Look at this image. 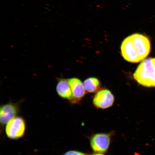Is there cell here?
<instances>
[{"instance_id": "obj_6", "label": "cell", "mask_w": 155, "mask_h": 155, "mask_svg": "<svg viewBox=\"0 0 155 155\" xmlns=\"http://www.w3.org/2000/svg\"><path fill=\"white\" fill-rule=\"evenodd\" d=\"M18 111L17 104L9 103L1 106L0 109V121L3 125L7 124L16 117Z\"/></svg>"}, {"instance_id": "obj_1", "label": "cell", "mask_w": 155, "mask_h": 155, "mask_svg": "<svg viewBox=\"0 0 155 155\" xmlns=\"http://www.w3.org/2000/svg\"><path fill=\"white\" fill-rule=\"evenodd\" d=\"M151 44L145 35L135 33L126 38L122 42L121 53L126 61L139 63L145 59L150 53Z\"/></svg>"}, {"instance_id": "obj_8", "label": "cell", "mask_w": 155, "mask_h": 155, "mask_svg": "<svg viewBox=\"0 0 155 155\" xmlns=\"http://www.w3.org/2000/svg\"><path fill=\"white\" fill-rule=\"evenodd\" d=\"M56 90L58 95L61 98L66 99L74 102L72 91L68 79H60L58 82Z\"/></svg>"}, {"instance_id": "obj_2", "label": "cell", "mask_w": 155, "mask_h": 155, "mask_svg": "<svg viewBox=\"0 0 155 155\" xmlns=\"http://www.w3.org/2000/svg\"><path fill=\"white\" fill-rule=\"evenodd\" d=\"M134 78L142 86L155 87V58H149L141 62L133 74Z\"/></svg>"}, {"instance_id": "obj_7", "label": "cell", "mask_w": 155, "mask_h": 155, "mask_svg": "<svg viewBox=\"0 0 155 155\" xmlns=\"http://www.w3.org/2000/svg\"><path fill=\"white\" fill-rule=\"evenodd\" d=\"M68 81L72 91L74 102L75 100H80L85 94V89L82 82L77 78L69 79Z\"/></svg>"}, {"instance_id": "obj_9", "label": "cell", "mask_w": 155, "mask_h": 155, "mask_svg": "<svg viewBox=\"0 0 155 155\" xmlns=\"http://www.w3.org/2000/svg\"><path fill=\"white\" fill-rule=\"evenodd\" d=\"M85 90L90 93L95 92L100 87V83L98 79L95 78H90L83 82Z\"/></svg>"}, {"instance_id": "obj_5", "label": "cell", "mask_w": 155, "mask_h": 155, "mask_svg": "<svg viewBox=\"0 0 155 155\" xmlns=\"http://www.w3.org/2000/svg\"><path fill=\"white\" fill-rule=\"evenodd\" d=\"M114 101V96L111 92L104 90L97 93L93 100V103L97 108L105 109L111 106Z\"/></svg>"}, {"instance_id": "obj_4", "label": "cell", "mask_w": 155, "mask_h": 155, "mask_svg": "<svg viewBox=\"0 0 155 155\" xmlns=\"http://www.w3.org/2000/svg\"><path fill=\"white\" fill-rule=\"evenodd\" d=\"M111 137L108 134L98 133L93 136L91 145L93 150L98 153H103L109 148Z\"/></svg>"}, {"instance_id": "obj_3", "label": "cell", "mask_w": 155, "mask_h": 155, "mask_svg": "<svg viewBox=\"0 0 155 155\" xmlns=\"http://www.w3.org/2000/svg\"><path fill=\"white\" fill-rule=\"evenodd\" d=\"M26 123L22 118L15 117L7 124L5 132L9 138L18 139L24 135Z\"/></svg>"}, {"instance_id": "obj_10", "label": "cell", "mask_w": 155, "mask_h": 155, "mask_svg": "<svg viewBox=\"0 0 155 155\" xmlns=\"http://www.w3.org/2000/svg\"><path fill=\"white\" fill-rule=\"evenodd\" d=\"M64 155H86L83 153L76 150H71L66 153Z\"/></svg>"}, {"instance_id": "obj_11", "label": "cell", "mask_w": 155, "mask_h": 155, "mask_svg": "<svg viewBox=\"0 0 155 155\" xmlns=\"http://www.w3.org/2000/svg\"><path fill=\"white\" fill-rule=\"evenodd\" d=\"M91 155H104L101 153H97L93 154Z\"/></svg>"}]
</instances>
